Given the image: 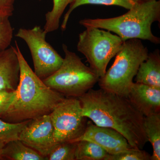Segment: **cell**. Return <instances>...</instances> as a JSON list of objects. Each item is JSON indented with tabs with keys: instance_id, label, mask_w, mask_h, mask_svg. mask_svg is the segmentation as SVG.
<instances>
[{
	"instance_id": "obj_5",
	"label": "cell",
	"mask_w": 160,
	"mask_h": 160,
	"mask_svg": "<svg viewBox=\"0 0 160 160\" xmlns=\"http://www.w3.org/2000/svg\"><path fill=\"white\" fill-rule=\"evenodd\" d=\"M62 49L65 58L62 65L43 82L66 98H79L92 89L99 77L66 45L63 44Z\"/></svg>"
},
{
	"instance_id": "obj_24",
	"label": "cell",
	"mask_w": 160,
	"mask_h": 160,
	"mask_svg": "<svg viewBox=\"0 0 160 160\" xmlns=\"http://www.w3.org/2000/svg\"><path fill=\"white\" fill-rule=\"evenodd\" d=\"M16 0H0V16L10 18L14 10Z\"/></svg>"
},
{
	"instance_id": "obj_9",
	"label": "cell",
	"mask_w": 160,
	"mask_h": 160,
	"mask_svg": "<svg viewBox=\"0 0 160 160\" xmlns=\"http://www.w3.org/2000/svg\"><path fill=\"white\" fill-rule=\"evenodd\" d=\"M19 140L44 157H47L58 143L50 115H45L30 120L20 133Z\"/></svg>"
},
{
	"instance_id": "obj_23",
	"label": "cell",
	"mask_w": 160,
	"mask_h": 160,
	"mask_svg": "<svg viewBox=\"0 0 160 160\" xmlns=\"http://www.w3.org/2000/svg\"><path fill=\"white\" fill-rule=\"evenodd\" d=\"M17 93V90H0V117L9 109L14 102Z\"/></svg>"
},
{
	"instance_id": "obj_10",
	"label": "cell",
	"mask_w": 160,
	"mask_h": 160,
	"mask_svg": "<svg viewBox=\"0 0 160 160\" xmlns=\"http://www.w3.org/2000/svg\"><path fill=\"white\" fill-rule=\"evenodd\" d=\"M88 141L101 146L109 154L117 153L132 148L126 138L114 129L87 123L84 133L71 142Z\"/></svg>"
},
{
	"instance_id": "obj_1",
	"label": "cell",
	"mask_w": 160,
	"mask_h": 160,
	"mask_svg": "<svg viewBox=\"0 0 160 160\" xmlns=\"http://www.w3.org/2000/svg\"><path fill=\"white\" fill-rule=\"evenodd\" d=\"M78 98L83 116L97 126L118 132L132 148L142 149L148 142L144 129L145 116L128 98L100 88L90 89Z\"/></svg>"
},
{
	"instance_id": "obj_14",
	"label": "cell",
	"mask_w": 160,
	"mask_h": 160,
	"mask_svg": "<svg viewBox=\"0 0 160 160\" xmlns=\"http://www.w3.org/2000/svg\"><path fill=\"white\" fill-rule=\"evenodd\" d=\"M3 158L12 160H43L46 158L19 139L6 143L2 153Z\"/></svg>"
},
{
	"instance_id": "obj_19",
	"label": "cell",
	"mask_w": 160,
	"mask_h": 160,
	"mask_svg": "<svg viewBox=\"0 0 160 160\" xmlns=\"http://www.w3.org/2000/svg\"><path fill=\"white\" fill-rule=\"evenodd\" d=\"M77 142L58 143L47 156L49 160H75Z\"/></svg>"
},
{
	"instance_id": "obj_13",
	"label": "cell",
	"mask_w": 160,
	"mask_h": 160,
	"mask_svg": "<svg viewBox=\"0 0 160 160\" xmlns=\"http://www.w3.org/2000/svg\"><path fill=\"white\" fill-rule=\"evenodd\" d=\"M136 82L160 89V54L159 49L149 53L141 63L135 76Z\"/></svg>"
},
{
	"instance_id": "obj_22",
	"label": "cell",
	"mask_w": 160,
	"mask_h": 160,
	"mask_svg": "<svg viewBox=\"0 0 160 160\" xmlns=\"http://www.w3.org/2000/svg\"><path fill=\"white\" fill-rule=\"evenodd\" d=\"M13 34V28L9 18L0 16V52L11 46Z\"/></svg>"
},
{
	"instance_id": "obj_2",
	"label": "cell",
	"mask_w": 160,
	"mask_h": 160,
	"mask_svg": "<svg viewBox=\"0 0 160 160\" xmlns=\"http://www.w3.org/2000/svg\"><path fill=\"white\" fill-rule=\"evenodd\" d=\"M16 50L20 67V81L14 102L0 118L18 123L50 114L65 96L48 87L32 71L20 50Z\"/></svg>"
},
{
	"instance_id": "obj_20",
	"label": "cell",
	"mask_w": 160,
	"mask_h": 160,
	"mask_svg": "<svg viewBox=\"0 0 160 160\" xmlns=\"http://www.w3.org/2000/svg\"><path fill=\"white\" fill-rule=\"evenodd\" d=\"M30 120L22 122H7L0 118V140L6 143L19 139L20 133Z\"/></svg>"
},
{
	"instance_id": "obj_15",
	"label": "cell",
	"mask_w": 160,
	"mask_h": 160,
	"mask_svg": "<svg viewBox=\"0 0 160 160\" xmlns=\"http://www.w3.org/2000/svg\"><path fill=\"white\" fill-rule=\"evenodd\" d=\"M145 1L146 0H72L70 4L69 10L64 16L61 29L62 31L66 30L70 14L79 6L85 5L117 6L129 10L138 3Z\"/></svg>"
},
{
	"instance_id": "obj_4",
	"label": "cell",
	"mask_w": 160,
	"mask_h": 160,
	"mask_svg": "<svg viewBox=\"0 0 160 160\" xmlns=\"http://www.w3.org/2000/svg\"><path fill=\"white\" fill-rule=\"evenodd\" d=\"M148 54V49L141 40L130 39L125 41L112 66L100 78L98 83L100 88L127 98L133 78Z\"/></svg>"
},
{
	"instance_id": "obj_26",
	"label": "cell",
	"mask_w": 160,
	"mask_h": 160,
	"mask_svg": "<svg viewBox=\"0 0 160 160\" xmlns=\"http://www.w3.org/2000/svg\"><path fill=\"white\" fill-rule=\"evenodd\" d=\"M38 1H42V0H38Z\"/></svg>"
},
{
	"instance_id": "obj_7",
	"label": "cell",
	"mask_w": 160,
	"mask_h": 160,
	"mask_svg": "<svg viewBox=\"0 0 160 160\" xmlns=\"http://www.w3.org/2000/svg\"><path fill=\"white\" fill-rule=\"evenodd\" d=\"M47 34L41 26L30 29L20 28L16 34L29 47L34 65V72L42 80L49 77L60 68L63 58L46 41Z\"/></svg>"
},
{
	"instance_id": "obj_25",
	"label": "cell",
	"mask_w": 160,
	"mask_h": 160,
	"mask_svg": "<svg viewBox=\"0 0 160 160\" xmlns=\"http://www.w3.org/2000/svg\"><path fill=\"white\" fill-rule=\"evenodd\" d=\"M6 144V142H4L2 140H0V160L3 159L2 155V150L4 146Z\"/></svg>"
},
{
	"instance_id": "obj_11",
	"label": "cell",
	"mask_w": 160,
	"mask_h": 160,
	"mask_svg": "<svg viewBox=\"0 0 160 160\" xmlns=\"http://www.w3.org/2000/svg\"><path fill=\"white\" fill-rule=\"evenodd\" d=\"M127 98L144 116L160 113V89L134 83L129 89Z\"/></svg>"
},
{
	"instance_id": "obj_12",
	"label": "cell",
	"mask_w": 160,
	"mask_h": 160,
	"mask_svg": "<svg viewBox=\"0 0 160 160\" xmlns=\"http://www.w3.org/2000/svg\"><path fill=\"white\" fill-rule=\"evenodd\" d=\"M20 77V64L16 48L10 46L0 52V90H16Z\"/></svg>"
},
{
	"instance_id": "obj_8",
	"label": "cell",
	"mask_w": 160,
	"mask_h": 160,
	"mask_svg": "<svg viewBox=\"0 0 160 160\" xmlns=\"http://www.w3.org/2000/svg\"><path fill=\"white\" fill-rule=\"evenodd\" d=\"M49 115L57 143L72 142L84 133L87 126L78 98H65Z\"/></svg>"
},
{
	"instance_id": "obj_6",
	"label": "cell",
	"mask_w": 160,
	"mask_h": 160,
	"mask_svg": "<svg viewBox=\"0 0 160 160\" xmlns=\"http://www.w3.org/2000/svg\"><path fill=\"white\" fill-rule=\"evenodd\" d=\"M124 42L111 32L88 27L79 35L77 49L85 56L89 67L101 78L106 73L109 62L119 51Z\"/></svg>"
},
{
	"instance_id": "obj_16",
	"label": "cell",
	"mask_w": 160,
	"mask_h": 160,
	"mask_svg": "<svg viewBox=\"0 0 160 160\" xmlns=\"http://www.w3.org/2000/svg\"><path fill=\"white\" fill-rule=\"evenodd\" d=\"M144 126L147 140L153 148L151 160H160V113L144 117Z\"/></svg>"
},
{
	"instance_id": "obj_21",
	"label": "cell",
	"mask_w": 160,
	"mask_h": 160,
	"mask_svg": "<svg viewBox=\"0 0 160 160\" xmlns=\"http://www.w3.org/2000/svg\"><path fill=\"white\" fill-rule=\"evenodd\" d=\"M104 160H151V155L142 149L130 148L114 154H108Z\"/></svg>"
},
{
	"instance_id": "obj_18",
	"label": "cell",
	"mask_w": 160,
	"mask_h": 160,
	"mask_svg": "<svg viewBox=\"0 0 160 160\" xmlns=\"http://www.w3.org/2000/svg\"><path fill=\"white\" fill-rule=\"evenodd\" d=\"M72 0H53V7L46 14V24L44 29L47 32L57 30L59 27L60 20L67 6Z\"/></svg>"
},
{
	"instance_id": "obj_17",
	"label": "cell",
	"mask_w": 160,
	"mask_h": 160,
	"mask_svg": "<svg viewBox=\"0 0 160 160\" xmlns=\"http://www.w3.org/2000/svg\"><path fill=\"white\" fill-rule=\"evenodd\" d=\"M108 154L101 146L92 142H77L75 160H104Z\"/></svg>"
},
{
	"instance_id": "obj_3",
	"label": "cell",
	"mask_w": 160,
	"mask_h": 160,
	"mask_svg": "<svg viewBox=\"0 0 160 160\" xmlns=\"http://www.w3.org/2000/svg\"><path fill=\"white\" fill-rule=\"evenodd\" d=\"M160 22V1L146 0L136 5L125 14L109 18L84 19L79 24L85 27L106 29L114 32L124 42L130 39L160 43L159 38L151 31L152 23Z\"/></svg>"
}]
</instances>
